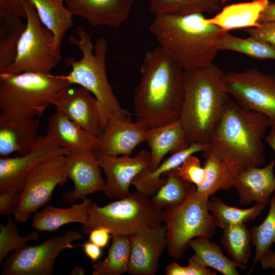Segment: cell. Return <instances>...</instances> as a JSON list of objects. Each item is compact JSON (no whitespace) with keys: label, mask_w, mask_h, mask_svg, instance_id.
Segmentation results:
<instances>
[{"label":"cell","mask_w":275,"mask_h":275,"mask_svg":"<svg viewBox=\"0 0 275 275\" xmlns=\"http://www.w3.org/2000/svg\"><path fill=\"white\" fill-rule=\"evenodd\" d=\"M69 152L59 146L48 134L40 135L35 147L29 152L0 159V189L23 184L28 172L39 164Z\"/></svg>","instance_id":"16"},{"label":"cell","mask_w":275,"mask_h":275,"mask_svg":"<svg viewBox=\"0 0 275 275\" xmlns=\"http://www.w3.org/2000/svg\"><path fill=\"white\" fill-rule=\"evenodd\" d=\"M228 92L247 109L265 115L275 126V75L258 69L232 71L225 74Z\"/></svg>","instance_id":"12"},{"label":"cell","mask_w":275,"mask_h":275,"mask_svg":"<svg viewBox=\"0 0 275 275\" xmlns=\"http://www.w3.org/2000/svg\"><path fill=\"white\" fill-rule=\"evenodd\" d=\"M269 22H275V3L269 2L259 19L260 24Z\"/></svg>","instance_id":"46"},{"label":"cell","mask_w":275,"mask_h":275,"mask_svg":"<svg viewBox=\"0 0 275 275\" xmlns=\"http://www.w3.org/2000/svg\"><path fill=\"white\" fill-rule=\"evenodd\" d=\"M68 179L65 155L47 160L26 175L18 206L13 214L16 223H24L30 215L48 203L57 185Z\"/></svg>","instance_id":"11"},{"label":"cell","mask_w":275,"mask_h":275,"mask_svg":"<svg viewBox=\"0 0 275 275\" xmlns=\"http://www.w3.org/2000/svg\"><path fill=\"white\" fill-rule=\"evenodd\" d=\"M183 71V97L178 120L190 145L205 144L230 100L226 73L213 63Z\"/></svg>","instance_id":"3"},{"label":"cell","mask_w":275,"mask_h":275,"mask_svg":"<svg viewBox=\"0 0 275 275\" xmlns=\"http://www.w3.org/2000/svg\"><path fill=\"white\" fill-rule=\"evenodd\" d=\"M209 198L197 193L192 184L190 192L181 204L162 208L167 227V249L173 259L182 258L189 241L197 237L211 238L216 226L208 208Z\"/></svg>","instance_id":"8"},{"label":"cell","mask_w":275,"mask_h":275,"mask_svg":"<svg viewBox=\"0 0 275 275\" xmlns=\"http://www.w3.org/2000/svg\"><path fill=\"white\" fill-rule=\"evenodd\" d=\"M150 31L159 46L183 70L213 63L218 43L226 33L210 24L203 13L158 15Z\"/></svg>","instance_id":"4"},{"label":"cell","mask_w":275,"mask_h":275,"mask_svg":"<svg viewBox=\"0 0 275 275\" xmlns=\"http://www.w3.org/2000/svg\"><path fill=\"white\" fill-rule=\"evenodd\" d=\"M25 28L20 16L0 14V73L15 60L18 42Z\"/></svg>","instance_id":"29"},{"label":"cell","mask_w":275,"mask_h":275,"mask_svg":"<svg viewBox=\"0 0 275 275\" xmlns=\"http://www.w3.org/2000/svg\"><path fill=\"white\" fill-rule=\"evenodd\" d=\"M176 170L183 179L196 186L204 181V168L202 167L199 159L193 155L186 158Z\"/></svg>","instance_id":"39"},{"label":"cell","mask_w":275,"mask_h":275,"mask_svg":"<svg viewBox=\"0 0 275 275\" xmlns=\"http://www.w3.org/2000/svg\"><path fill=\"white\" fill-rule=\"evenodd\" d=\"M46 132L59 146L69 153L99 151L98 137L82 129L61 112L57 111L49 117Z\"/></svg>","instance_id":"21"},{"label":"cell","mask_w":275,"mask_h":275,"mask_svg":"<svg viewBox=\"0 0 275 275\" xmlns=\"http://www.w3.org/2000/svg\"><path fill=\"white\" fill-rule=\"evenodd\" d=\"M265 140L269 146L275 151V126H271V129Z\"/></svg>","instance_id":"49"},{"label":"cell","mask_w":275,"mask_h":275,"mask_svg":"<svg viewBox=\"0 0 275 275\" xmlns=\"http://www.w3.org/2000/svg\"><path fill=\"white\" fill-rule=\"evenodd\" d=\"M245 32L249 36L265 41L275 47V22L263 23L258 27L246 29Z\"/></svg>","instance_id":"41"},{"label":"cell","mask_w":275,"mask_h":275,"mask_svg":"<svg viewBox=\"0 0 275 275\" xmlns=\"http://www.w3.org/2000/svg\"><path fill=\"white\" fill-rule=\"evenodd\" d=\"M165 273L166 275H186V267L172 262L166 267Z\"/></svg>","instance_id":"48"},{"label":"cell","mask_w":275,"mask_h":275,"mask_svg":"<svg viewBox=\"0 0 275 275\" xmlns=\"http://www.w3.org/2000/svg\"><path fill=\"white\" fill-rule=\"evenodd\" d=\"M89 235V240L101 248H105L108 245L112 237L110 231L103 227L92 230Z\"/></svg>","instance_id":"43"},{"label":"cell","mask_w":275,"mask_h":275,"mask_svg":"<svg viewBox=\"0 0 275 275\" xmlns=\"http://www.w3.org/2000/svg\"><path fill=\"white\" fill-rule=\"evenodd\" d=\"M270 126L263 114L250 111L230 100L206 144L204 156L222 160L236 176L266 160L263 139Z\"/></svg>","instance_id":"2"},{"label":"cell","mask_w":275,"mask_h":275,"mask_svg":"<svg viewBox=\"0 0 275 275\" xmlns=\"http://www.w3.org/2000/svg\"><path fill=\"white\" fill-rule=\"evenodd\" d=\"M73 15L93 26L118 29L126 21L137 0H63Z\"/></svg>","instance_id":"19"},{"label":"cell","mask_w":275,"mask_h":275,"mask_svg":"<svg viewBox=\"0 0 275 275\" xmlns=\"http://www.w3.org/2000/svg\"><path fill=\"white\" fill-rule=\"evenodd\" d=\"M268 3V0H254L229 5L214 17L206 18V21L227 32L237 29L256 28L260 25V14Z\"/></svg>","instance_id":"25"},{"label":"cell","mask_w":275,"mask_h":275,"mask_svg":"<svg viewBox=\"0 0 275 275\" xmlns=\"http://www.w3.org/2000/svg\"><path fill=\"white\" fill-rule=\"evenodd\" d=\"M112 242L106 257L93 265V275H121L127 273L130 255L129 236L112 235Z\"/></svg>","instance_id":"30"},{"label":"cell","mask_w":275,"mask_h":275,"mask_svg":"<svg viewBox=\"0 0 275 275\" xmlns=\"http://www.w3.org/2000/svg\"><path fill=\"white\" fill-rule=\"evenodd\" d=\"M269 202V209L265 219L259 225L250 229L252 243L255 248L250 272L261 258L270 250L272 244H275V191Z\"/></svg>","instance_id":"37"},{"label":"cell","mask_w":275,"mask_h":275,"mask_svg":"<svg viewBox=\"0 0 275 275\" xmlns=\"http://www.w3.org/2000/svg\"><path fill=\"white\" fill-rule=\"evenodd\" d=\"M189 246L194 252L193 256L204 266L211 268L223 275L239 274L238 265L223 252L221 246L205 237L191 239Z\"/></svg>","instance_id":"28"},{"label":"cell","mask_w":275,"mask_h":275,"mask_svg":"<svg viewBox=\"0 0 275 275\" xmlns=\"http://www.w3.org/2000/svg\"><path fill=\"white\" fill-rule=\"evenodd\" d=\"M81 247L86 255L93 262L97 261L102 255V248L90 241L82 244Z\"/></svg>","instance_id":"45"},{"label":"cell","mask_w":275,"mask_h":275,"mask_svg":"<svg viewBox=\"0 0 275 275\" xmlns=\"http://www.w3.org/2000/svg\"><path fill=\"white\" fill-rule=\"evenodd\" d=\"M265 206L263 204L256 203L250 208L241 209L228 206L214 197L209 199L208 202L209 210L216 227L223 230L255 220L261 213Z\"/></svg>","instance_id":"31"},{"label":"cell","mask_w":275,"mask_h":275,"mask_svg":"<svg viewBox=\"0 0 275 275\" xmlns=\"http://www.w3.org/2000/svg\"><path fill=\"white\" fill-rule=\"evenodd\" d=\"M100 167L106 177L103 192L108 199L118 200L130 195L135 177L144 169H151L150 152L142 149L134 157L110 156L97 152Z\"/></svg>","instance_id":"13"},{"label":"cell","mask_w":275,"mask_h":275,"mask_svg":"<svg viewBox=\"0 0 275 275\" xmlns=\"http://www.w3.org/2000/svg\"><path fill=\"white\" fill-rule=\"evenodd\" d=\"M88 208L87 198L66 208L47 206L35 213L32 225L39 231L52 232L70 223L85 225L88 218Z\"/></svg>","instance_id":"26"},{"label":"cell","mask_w":275,"mask_h":275,"mask_svg":"<svg viewBox=\"0 0 275 275\" xmlns=\"http://www.w3.org/2000/svg\"><path fill=\"white\" fill-rule=\"evenodd\" d=\"M206 149V144L192 143L186 148L172 154L155 169L143 170L133 180L131 185L137 192L151 198L166 183L167 178L163 177L165 173L179 167L190 155L199 152H204Z\"/></svg>","instance_id":"23"},{"label":"cell","mask_w":275,"mask_h":275,"mask_svg":"<svg viewBox=\"0 0 275 275\" xmlns=\"http://www.w3.org/2000/svg\"><path fill=\"white\" fill-rule=\"evenodd\" d=\"M61 112L90 133L99 137L102 124L95 97L82 87L70 86L52 103Z\"/></svg>","instance_id":"17"},{"label":"cell","mask_w":275,"mask_h":275,"mask_svg":"<svg viewBox=\"0 0 275 275\" xmlns=\"http://www.w3.org/2000/svg\"><path fill=\"white\" fill-rule=\"evenodd\" d=\"M23 5L26 28L19 41L15 60L2 73H50L61 61L60 50L56 46L52 32L41 25L33 5L29 0H23Z\"/></svg>","instance_id":"9"},{"label":"cell","mask_w":275,"mask_h":275,"mask_svg":"<svg viewBox=\"0 0 275 275\" xmlns=\"http://www.w3.org/2000/svg\"><path fill=\"white\" fill-rule=\"evenodd\" d=\"M14 220L8 219L6 225L0 224V264L10 253L18 250L32 241L38 239L40 235L34 231L25 236L20 235Z\"/></svg>","instance_id":"38"},{"label":"cell","mask_w":275,"mask_h":275,"mask_svg":"<svg viewBox=\"0 0 275 275\" xmlns=\"http://www.w3.org/2000/svg\"><path fill=\"white\" fill-rule=\"evenodd\" d=\"M205 157V177L203 182L196 186L197 193L209 198L219 190H229L233 187L236 176L227 166L213 155Z\"/></svg>","instance_id":"32"},{"label":"cell","mask_w":275,"mask_h":275,"mask_svg":"<svg viewBox=\"0 0 275 275\" xmlns=\"http://www.w3.org/2000/svg\"><path fill=\"white\" fill-rule=\"evenodd\" d=\"M76 33L78 37L70 36L69 40L81 51L82 57L79 60L73 57L64 59L65 64L71 68L67 75H64V77L70 85L85 88L95 97L99 104L102 129L113 117L130 119L129 113L120 105L107 78L106 40L102 37L93 44L90 36L81 26L76 28Z\"/></svg>","instance_id":"5"},{"label":"cell","mask_w":275,"mask_h":275,"mask_svg":"<svg viewBox=\"0 0 275 275\" xmlns=\"http://www.w3.org/2000/svg\"><path fill=\"white\" fill-rule=\"evenodd\" d=\"M5 13L26 18L23 0H0V14Z\"/></svg>","instance_id":"42"},{"label":"cell","mask_w":275,"mask_h":275,"mask_svg":"<svg viewBox=\"0 0 275 275\" xmlns=\"http://www.w3.org/2000/svg\"><path fill=\"white\" fill-rule=\"evenodd\" d=\"M229 1L230 0H221L222 5H224L225 4H226L227 2H229Z\"/></svg>","instance_id":"51"},{"label":"cell","mask_w":275,"mask_h":275,"mask_svg":"<svg viewBox=\"0 0 275 275\" xmlns=\"http://www.w3.org/2000/svg\"><path fill=\"white\" fill-rule=\"evenodd\" d=\"M274 167L273 160L264 167H251L236 176L233 187L240 205L248 206L255 202L266 205L269 202L275 191Z\"/></svg>","instance_id":"20"},{"label":"cell","mask_w":275,"mask_h":275,"mask_svg":"<svg viewBox=\"0 0 275 275\" xmlns=\"http://www.w3.org/2000/svg\"><path fill=\"white\" fill-rule=\"evenodd\" d=\"M217 49L244 54L259 60H275V47L268 42L249 36L245 38L234 36L226 32L220 39Z\"/></svg>","instance_id":"35"},{"label":"cell","mask_w":275,"mask_h":275,"mask_svg":"<svg viewBox=\"0 0 275 275\" xmlns=\"http://www.w3.org/2000/svg\"><path fill=\"white\" fill-rule=\"evenodd\" d=\"M155 15H181L214 13L221 10V0H147Z\"/></svg>","instance_id":"33"},{"label":"cell","mask_w":275,"mask_h":275,"mask_svg":"<svg viewBox=\"0 0 275 275\" xmlns=\"http://www.w3.org/2000/svg\"><path fill=\"white\" fill-rule=\"evenodd\" d=\"M133 96L136 121L147 129L178 120L184 92L183 70L160 47L146 51Z\"/></svg>","instance_id":"1"},{"label":"cell","mask_w":275,"mask_h":275,"mask_svg":"<svg viewBox=\"0 0 275 275\" xmlns=\"http://www.w3.org/2000/svg\"><path fill=\"white\" fill-rule=\"evenodd\" d=\"M221 243L238 268L245 269L251 258L252 243L250 229L245 224L224 229Z\"/></svg>","instance_id":"34"},{"label":"cell","mask_w":275,"mask_h":275,"mask_svg":"<svg viewBox=\"0 0 275 275\" xmlns=\"http://www.w3.org/2000/svg\"><path fill=\"white\" fill-rule=\"evenodd\" d=\"M261 267L264 269L272 268L275 269V252L271 250L259 260Z\"/></svg>","instance_id":"47"},{"label":"cell","mask_w":275,"mask_h":275,"mask_svg":"<svg viewBox=\"0 0 275 275\" xmlns=\"http://www.w3.org/2000/svg\"><path fill=\"white\" fill-rule=\"evenodd\" d=\"M85 274V270L79 266L74 267L71 270L70 274L71 275H84Z\"/></svg>","instance_id":"50"},{"label":"cell","mask_w":275,"mask_h":275,"mask_svg":"<svg viewBox=\"0 0 275 275\" xmlns=\"http://www.w3.org/2000/svg\"><path fill=\"white\" fill-rule=\"evenodd\" d=\"M95 150L70 152L65 155L68 179L72 180L74 189L63 195L64 201L73 204L90 194L104 190L105 181L101 175Z\"/></svg>","instance_id":"14"},{"label":"cell","mask_w":275,"mask_h":275,"mask_svg":"<svg viewBox=\"0 0 275 275\" xmlns=\"http://www.w3.org/2000/svg\"><path fill=\"white\" fill-rule=\"evenodd\" d=\"M129 236L131 251L127 273L155 274L159 258L167 247L166 225L143 229Z\"/></svg>","instance_id":"15"},{"label":"cell","mask_w":275,"mask_h":275,"mask_svg":"<svg viewBox=\"0 0 275 275\" xmlns=\"http://www.w3.org/2000/svg\"><path fill=\"white\" fill-rule=\"evenodd\" d=\"M146 142L150 148L152 170L159 165L169 152L173 154L190 145L179 120L148 129Z\"/></svg>","instance_id":"24"},{"label":"cell","mask_w":275,"mask_h":275,"mask_svg":"<svg viewBox=\"0 0 275 275\" xmlns=\"http://www.w3.org/2000/svg\"><path fill=\"white\" fill-rule=\"evenodd\" d=\"M23 184H15L0 189V215L14 214L19 203Z\"/></svg>","instance_id":"40"},{"label":"cell","mask_w":275,"mask_h":275,"mask_svg":"<svg viewBox=\"0 0 275 275\" xmlns=\"http://www.w3.org/2000/svg\"><path fill=\"white\" fill-rule=\"evenodd\" d=\"M82 235L70 230L65 234L45 239L41 243L32 246L28 244L12 252L2 263V275H52L53 265L62 251L77 246L75 241Z\"/></svg>","instance_id":"10"},{"label":"cell","mask_w":275,"mask_h":275,"mask_svg":"<svg viewBox=\"0 0 275 275\" xmlns=\"http://www.w3.org/2000/svg\"><path fill=\"white\" fill-rule=\"evenodd\" d=\"M147 130L138 121L114 116L103 128L98 138L99 151L110 156H130L134 148L146 142Z\"/></svg>","instance_id":"18"},{"label":"cell","mask_w":275,"mask_h":275,"mask_svg":"<svg viewBox=\"0 0 275 275\" xmlns=\"http://www.w3.org/2000/svg\"><path fill=\"white\" fill-rule=\"evenodd\" d=\"M64 75L37 72L0 73V121L40 116L67 88Z\"/></svg>","instance_id":"6"},{"label":"cell","mask_w":275,"mask_h":275,"mask_svg":"<svg viewBox=\"0 0 275 275\" xmlns=\"http://www.w3.org/2000/svg\"><path fill=\"white\" fill-rule=\"evenodd\" d=\"M186 275H215L216 272L202 265L193 255L188 260Z\"/></svg>","instance_id":"44"},{"label":"cell","mask_w":275,"mask_h":275,"mask_svg":"<svg viewBox=\"0 0 275 275\" xmlns=\"http://www.w3.org/2000/svg\"><path fill=\"white\" fill-rule=\"evenodd\" d=\"M163 177L167 178L166 183L151 197L154 204L162 209L183 203L188 196L192 184L183 179L176 169L165 173Z\"/></svg>","instance_id":"36"},{"label":"cell","mask_w":275,"mask_h":275,"mask_svg":"<svg viewBox=\"0 0 275 275\" xmlns=\"http://www.w3.org/2000/svg\"><path fill=\"white\" fill-rule=\"evenodd\" d=\"M88 221L81 227L82 232L86 235L94 229L103 227L112 235L129 236L163 223L162 209L154 204L151 198L136 191L104 206L88 199Z\"/></svg>","instance_id":"7"},{"label":"cell","mask_w":275,"mask_h":275,"mask_svg":"<svg viewBox=\"0 0 275 275\" xmlns=\"http://www.w3.org/2000/svg\"><path fill=\"white\" fill-rule=\"evenodd\" d=\"M34 6L39 18L53 34L57 48L66 32L73 25V14L64 6L63 0H29Z\"/></svg>","instance_id":"27"},{"label":"cell","mask_w":275,"mask_h":275,"mask_svg":"<svg viewBox=\"0 0 275 275\" xmlns=\"http://www.w3.org/2000/svg\"><path fill=\"white\" fill-rule=\"evenodd\" d=\"M40 122L35 118L17 121H0V157L14 153L21 155L36 145Z\"/></svg>","instance_id":"22"}]
</instances>
